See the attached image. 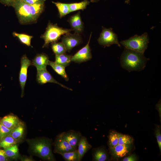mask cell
<instances>
[{
	"instance_id": "cell-1",
	"label": "cell",
	"mask_w": 161,
	"mask_h": 161,
	"mask_svg": "<svg viewBox=\"0 0 161 161\" xmlns=\"http://www.w3.org/2000/svg\"><path fill=\"white\" fill-rule=\"evenodd\" d=\"M44 3L31 5L21 0H16L13 6L20 23L22 24L35 23L44 11Z\"/></svg>"
},
{
	"instance_id": "cell-2",
	"label": "cell",
	"mask_w": 161,
	"mask_h": 161,
	"mask_svg": "<svg viewBox=\"0 0 161 161\" xmlns=\"http://www.w3.org/2000/svg\"><path fill=\"white\" fill-rule=\"evenodd\" d=\"M26 141L29 151L32 154L44 160L56 161L52 152V139L42 137L27 139Z\"/></svg>"
},
{
	"instance_id": "cell-3",
	"label": "cell",
	"mask_w": 161,
	"mask_h": 161,
	"mask_svg": "<svg viewBox=\"0 0 161 161\" xmlns=\"http://www.w3.org/2000/svg\"><path fill=\"white\" fill-rule=\"evenodd\" d=\"M148 59L144 54L125 48L120 58L121 67L129 72L140 71L146 66Z\"/></svg>"
},
{
	"instance_id": "cell-4",
	"label": "cell",
	"mask_w": 161,
	"mask_h": 161,
	"mask_svg": "<svg viewBox=\"0 0 161 161\" xmlns=\"http://www.w3.org/2000/svg\"><path fill=\"white\" fill-rule=\"evenodd\" d=\"M149 42L148 35L145 32L141 35H135L128 39L121 41L120 43L125 48L144 54Z\"/></svg>"
},
{
	"instance_id": "cell-5",
	"label": "cell",
	"mask_w": 161,
	"mask_h": 161,
	"mask_svg": "<svg viewBox=\"0 0 161 161\" xmlns=\"http://www.w3.org/2000/svg\"><path fill=\"white\" fill-rule=\"evenodd\" d=\"M72 29L64 28L58 26L57 24L49 22L44 33L41 36L44 41L43 47H47L51 43L57 41L62 35L70 33Z\"/></svg>"
},
{
	"instance_id": "cell-6",
	"label": "cell",
	"mask_w": 161,
	"mask_h": 161,
	"mask_svg": "<svg viewBox=\"0 0 161 161\" xmlns=\"http://www.w3.org/2000/svg\"><path fill=\"white\" fill-rule=\"evenodd\" d=\"M99 44L104 47L116 44L120 47L117 35L113 31L112 28H106L102 27V31L97 39Z\"/></svg>"
},
{
	"instance_id": "cell-7",
	"label": "cell",
	"mask_w": 161,
	"mask_h": 161,
	"mask_svg": "<svg viewBox=\"0 0 161 161\" xmlns=\"http://www.w3.org/2000/svg\"><path fill=\"white\" fill-rule=\"evenodd\" d=\"M32 64L31 61L25 55L21 59V68L19 74V81L21 89V97L24 95V89L27 81L28 68Z\"/></svg>"
},
{
	"instance_id": "cell-8",
	"label": "cell",
	"mask_w": 161,
	"mask_h": 161,
	"mask_svg": "<svg viewBox=\"0 0 161 161\" xmlns=\"http://www.w3.org/2000/svg\"><path fill=\"white\" fill-rule=\"evenodd\" d=\"M61 41L67 51L70 52L73 48L82 43V39L80 34L75 32L71 34L70 32L63 35Z\"/></svg>"
},
{
	"instance_id": "cell-9",
	"label": "cell",
	"mask_w": 161,
	"mask_h": 161,
	"mask_svg": "<svg viewBox=\"0 0 161 161\" xmlns=\"http://www.w3.org/2000/svg\"><path fill=\"white\" fill-rule=\"evenodd\" d=\"M91 33L88 41L86 46L72 56L71 61L80 64L90 60L92 58L89 43L92 35Z\"/></svg>"
},
{
	"instance_id": "cell-10",
	"label": "cell",
	"mask_w": 161,
	"mask_h": 161,
	"mask_svg": "<svg viewBox=\"0 0 161 161\" xmlns=\"http://www.w3.org/2000/svg\"><path fill=\"white\" fill-rule=\"evenodd\" d=\"M53 144L54 152L60 154L76 150L64 139L60 134L56 136Z\"/></svg>"
},
{
	"instance_id": "cell-11",
	"label": "cell",
	"mask_w": 161,
	"mask_h": 161,
	"mask_svg": "<svg viewBox=\"0 0 161 161\" xmlns=\"http://www.w3.org/2000/svg\"><path fill=\"white\" fill-rule=\"evenodd\" d=\"M62 138L75 149L77 150L78 143L82 136L79 131L70 130L60 133Z\"/></svg>"
},
{
	"instance_id": "cell-12",
	"label": "cell",
	"mask_w": 161,
	"mask_h": 161,
	"mask_svg": "<svg viewBox=\"0 0 161 161\" xmlns=\"http://www.w3.org/2000/svg\"><path fill=\"white\" fill-rule=\"evenodd\" d=\"M36 79L38 82L41 84L47 83H52L59 85L64 88L70 90L72 89L56 81L47 69H37Z\"/></svg>"
},
{
	"instance_id": "cell-13",
	"label": "cell",
	"mask_w": 161,
	"mask_h": 161,
	"mask_svg": "<svg viewBox=\"0 0 161 161\" xmlns=\"http://www.w3.org/2000/svg\"><path fill=\"white\" fill-rule=\"evenodd\" d=\"M71 28L75 31V32L80 34L84 29V25L80 16V12L70 16L68 20Z\"/></svg>"
},
{
	"instance_id": "cell-14",
	"label": "cell",
	"mask_w": 161,
	"mask_h": 161,
	"mask_svg": "<svg viewBox=\"0 0 161 161\" xmlns=\"http://www.w3.org/2000/svg\"><path fill=\"white\" fill-rule=\"evenodd\" d=\"M131 144H117L114 147L109 148L110 153L114 158H120L126 156L130 152Z\"/></svg>"
},
{
	"instance_id": "cell-15",
	"label": "cell",
	"mask_w": 161,
	"mask_h": 161,
	"mask_svg": "<svg viewBox=\"0 0 161 161\" xmlns=\"http://www.w3.org/2000/svg\"><path fill=\"white\" fill-rule=\"evenodd\" d=\"M25 126L24 122L21 120L19 123L12 130L10 134L18 143H20L24 138L25 132Z\"/></svg>"
},
{
	"instance_id": "cell-16",
	"label": "cell",
	"mask_w": 161,
	"mask_h": 161,
	"mask_svg": "<svg viewBox=\"0 0 161 161\" xmlns=\"http://www.w3.org/2000/svg\"><path fill=\"white\" fill-rule=\"evenodd\" d=\"M20 121V120L17 116L10 113L2 118L0 120V123L7 128L12 129L15 127Z\"/></svg>"
},
{
	"instance_id": "cell-17",
	"label": "cell",
	"mask_w": 161,
	"mask_h": 161,
	"mask_svg": "<svg viewBox=\"0 0 161 161\" xmlns=\"http://www.w3.org/2000/svg\"><path fill=\"white\" fill-rule=\"evenodd\" d=\"M49 61L47 55L42 53L37 54L32 60V64L37 69H46Z\"/></svg>"
},
{
	"instance_id": "cell-18",
	"label": "cell",
	"mask_w": 161,
	"mask_h": 161,
	"mask_svg": "<svg viewBox=\"0 0 161 161\" xmlns=\"http://www.w3.org/2000/svg\"><path fill=\"white\" fill-rule=\"evenodd\" d=\"M92 155V161H105L108 159L107 151L105 148L103 146L93 148Z\"/></svg>"
},
{
	"instance_id": "cell-19",
	"label": "cell",
	"mask_w": 161,
	"mask_h": 161,
	"mask_svg": "<svg viewBox=\"0 0 161 161\" xmlns=\"http://www.w3.org/2000/svg\"><path fill=\"white\" fill-rule=\"evenodd\" d=\"M92 147V145L88 142L87 138L82 136L78 144L77 150L81 160L86 153Z\"/></svg>"
},
{
	"instance_id": "cell-20",
	"label": "cell",
	"mask_w": 161,
	"mask_h": 161,
	"mask_svg": "<svg viewBox=\"0 0 161 161\" xmlns=\"http://www.w3.org/2000/svg\"><path fill=\"white\" fill-rule=\"evenodd\" d=\"M5 154L10 160H17L21 157L18 146V144H16L4 149Z\"/></svg>"
},
{
	"instance_id": "cell-21",
	"label": "cell",
	"mask_w": 161,
	"mask_h": 161,
	"mask_svg": "<svg viewBox=\"0 0 161 161\" xmlns=\"http://www.w3.org/2000/svg\"><path fill=\"white\" fill-rule=\"evenodd\" d=\"M48 65L50 66L55 72L62 77L66 81L69 80V78L65 71V67L55 62L50 61H49Z\"/></svg>"
},
{
	"instance_id": "cell-22",
	"label": "cell",
	"mask_w": 161,
	"mask_h": 161,
	"mask_svg": "<svg viewBox=\"0 0 161 161\" xmlns=\"http://www.w3.org/2000/svg\"><path fill=\"white\" fill-rule=\"evenodd\" d=\"M72 57L71 55L65 53L55 55V62L65 67L70 64Z\"/></svg>"
},
{
	"instance_id": "cell-23",
	"label": "cell",
	"mask_w": 161,
	"mask_h": 161,
	"mask_svg": "<svg viewBox=\"0 0 161 161\" xmlns=\"http://www.w3.org/2000/svg\"><path fill=\"white\" fill-rule=\"evenodd\" d=\"M120 133L112 130L108 135V145L109 148H113L118 144Z\"/></svg>"
},
{
	"instance_id": "cell-24",
	"label": "cell",
	"mask_w": 161,
	"mask_h": 161,
	"mask_svg": "<svg viewBox=\"0 0 161 161\" xmlns=\"http://www.w3.org/2000/svg\"><path fill=\"white\" fill-rule=\"evenodd\" d=\"M52 2L57 7L60 18L65 16L70 13L69 4L63 3L59 2L52 1Z\"/></svg>"
},
{
	"instance_id": "cell-25",
	"label": "cell",
	"mask_w": 161,
	"mask_h": 161,
	"mask_svg": "<svg viewBox=\"0 0 161 161\" xmlns=\"http://www.w3.org/2000/svg\"><path fill=\"white\" fill-rule=\"evenodd\" d=\"M89 3V1L88 0H83L79 2L69 4L70 12L80 10H83L86 9Z\"/></svg>"
},
{
	"instance_id": "cell-26",
	"label": "cell",
	"mask_w": 161,
	"mask_h": 161,
	"mask_svg": "<svg viewBox=\"0 0 161 161\" xmlns=\"http://www.w3.org/2000/svg\"><path fill=\"white\" fill-rule=\"evenodd\" d=\"M66 161H80L81 160L77 150L60 154Z\"/></svg>"
},
{
	"instance_id": "cell-27",
	"label": "cell",
	"mask_w": 161,
	"mask_h": 161,
	"mask_svg": "<svg viewBox=\"0 0 161 161\" xmlns=\"http://www.w3.org/2000/svg\"><path fill=\"white\" fill-rule=\"evenodd\" d=\"M18 144L17 142L10 135L2 138L0 141V148L4 149Z\"/></svg>"
},
{
	"instance_id": "cell-28",
	"label": "cell",
	"mask_w": 161,
	"mask_h": 161,
	"mask_svg": "<svg viewBox=\"0 0 161 161\" xmlns=\"http://www.w3.org/2000/svg\"><path fill=\"white\" fill-rule=\"evenodd\" d=\"M51 48L55 55L65 53L67 51L65 46L62 42L58 43L55 42L52 43Z\"/></svg>"
},
{
	"instance_id": "cell-29",
	"label": "cell",
	"mask_w": 161,
	"mask_h": 161,
	"mask_svg": "<svg viewBox=\"0 0 161 161\" xmlns=\"http://www.w3.org/2000/svg\"><path fill=\"white\" fill-rule=\"evenodd\" d=\"M13 35L17 37L22 43L28 46H31V41L32 36L28 35L13 32Z\"/></svg>"
},
{
	"instance_id": "cell-30",
	"label": "cell",
	"mask_w": 161,
	"mask_h": 161,
	"mask_svg": "<svg viewBox=\"0 0 161 161\" xmlns=\"http://www.w3.org/2000/svg\"><path fill=\"white\" fill-rule=\"evenodd\" d=\"M133 141V138L128 135L120 133L118 144L124 145L131 144Z\"/></svg>"
},
{
	"instance_id": "cell-31",
	"label": "cell",
	"mask_w": 161,
	"mask_h": 161,
	"mask_svg": "<svg viewBox=\"0 0 161 161\" xmlns=\"http://www.w3.org/2000/svg\"><path fill=\"white\" fill-rule=\"evenodd\" d=\"M155 127L154 129V132L157 139V142L159 146L160 150L161 151V125H155Z\"/></svg>"
},
{
	"instance_id": "cell-32",
	"label": "cell",
	"mask_w": 161,
	"mask_h": 161,
	"mask_svg": "<svg viewBox=\"0 0 161 161\" xmlns=\"http://www.w3.org/2000/svg\"><path fill=\"white\" fill-rule=\"evenodd\" d=\"M12 129L7 128L0 123V135L1 139L4 137L9 135Z\"/></svg>"
},
{
	"instance_id": "cell-33",
	"label": "cell",
	"mask_w": 161,
	"mask_h": 161,
	"mask_svg": "<svg viewBox=\"0 0 161 161\" xmlns=\"http://www.w3.org/2000/svg\"><path fill=\"white\" fill-rule=\"evenodd\" d=\"M10 161L7 156L4 149L0 148V161Z\"/></svg>"
},
{
	"instance_id": "cell-34",
	"label": "cell",
	"mask_w": 161,
	"mask_h": 161,
	"mask_svg": "<svg viewBox=\"0 0 161 161\" xmlns=\"http://www.w3.org/2000/svg\"><path fill=\"white\" fill-rule=\"evenodd\" d=\"M24 2L29 4H34L42 3H44L46 0H21Z\"/></svg>"
},
{
	"instance_id": "cell-35",
	"label": "cell",
	"mask_w": 161,
	"mask_h": 161,
	"mask_svg": "<svg viewBox=\"0 0 161 161\" xmlns=\"http://www.w3.org/2000/svg\"><path fill=\"white\" fill-rule=\"evenodd\" d=\"M16 0H0V2L3 4L8 6H12Z\"/></svg>"
},
{
	"instance_id": "cell-36",
	"label": "cell",
	"mask_w": 161,
	"mask_h": 161,
	"mask_svg": "<svg viewBox=\"0 0 161 161\" xmlns=\"http://www.w3.org/2000/svg\"><path fill=\"white\" fill-rule=\"evenodd\" d=\"M137 158L134 154H132L130 156L124 158L122 160L123 161H136Z\"/></svg>"
},
{
	"instance_id": "cell-37",
	"label": "cell",
	"mask_w": 161,
	"mask_h": 161,
	"mask_svg": "<svg viewBox=\"0 0 161 161\" xmlns=\"http://www.w3.org/2000/svg\"><path fill=\"white\" fill-rule=\"evenodd\" d=\"M19 159L21 161H34L35 160L31 156H21Z\"/></svg>"
},
{
	"instance_id": "cell-38",
	"label": "cell",
	"mask_w": 161,
	"mask_h": 161,
	"mask_svg": "<svg viewBox=\"0 0 161 161\" xmlns=\"http://www.w3.org/2000/svg\"><path fill=\"white\" fill-rule=\"evenodd\" d=\"M156 107L158 111L159 115L160 118V121L161 122V100H160L158 103L156 104Z\"/></svg>"
},
{
	"instance_id": "cell-39",
	"label": "cell",
	"mask_w": 161,
	"mask_h": 161,
	"mask_svg": "<svg viewBox=\"0 0 161 161\" xmlns=\"http://www.w3.org/2000/svg\"><path fill=\"white\" fill-rule=\"evenodd\" d=\"M100 0H91V2H96Z\"/></svg>"
},
{
	"instance_id": "cell-40",
	"label": "cell",
	"mask_w": 161,
	"mask_h": 161,
	"mask_svg": "<svg viewBox=\"0 0 161 161\" xmlns=\"http://www.w3.org/2000/svg\"><path fill=\"white\" fill-rule=\"evenodd\" d=\"M1 138L0 135V141H1Z\"/></svg>"
}]
</instances>
